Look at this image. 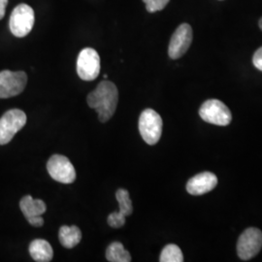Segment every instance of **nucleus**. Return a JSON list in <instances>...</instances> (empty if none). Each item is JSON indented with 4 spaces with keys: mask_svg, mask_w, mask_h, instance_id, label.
I'll return each mask as SVG.
<instances>
[{
    "mask_svg": "<svg viewBox=\"0 0 262 262\" xmlns=\"http://www.w3.org/2000/svg\"><path fill=\"white\" fill-rule=\"evenodd\" d=\"M88 105L95 109L101 122H107L116 112L119 102V92L116 84L102 81L88 95Z\"/></svg>",
    "mask_w": 262,
    "mask_h": 262,
    "instance_id": "nucleus-1",
    "label": "nucleus"
},
{
    "mask_svg": "<svg viewBox=\"0 0 262 262\" xmlns=\"http://www.w3.org/2000/svg\"><path fill=\"white\" fill-rule=\"evenodd\" d=\"M35 21L33 9L28 4H19L10 16L9 28L16 37H26L32 30Z\"/></svg>",
    "mask_w": 262,
    "mask_h": 262,
    "instance_id": "nucleus-2",
    "label": "nucleus"
},
{
    "mask_svg": "<svg viewBox=\"0 0 262 262\" xmlns=\"http://www.w3.org/2000/svg\"><path fill=\"white\" fill-rule=\"evenodd\" d=\"M162 119L152 109H146L139 118V131L143 140L149 145H156L162 133Z\"/></svg>",
    "mask_w": 262,
    "mask_h": 262,
    "instance_id": "nucleus-3",
    "label": "nucleus"
},
{
    "mask_svg": "<svg viewBox=\"0 0 262 262\" xmlns=\"http://www.w3.org/2000/svg\"><path fill=\"white\" fill-rule=\"evenodd\" d=\"M27 115L19 109H12L0 118V145H6L27 123Z\"/></svg>",
    "mask_w": 262,
    "mask_h": 262,
    "instance_id": "nucleus-4",
    "label": "nucleus"
},
{
    "mask_svg": "<svg viewBox=\"0 0 262 262\" xmlns=\"http://www.w3.org/2000/svg\"><path fill=\"white\" fill-rule=\"evenodd\" d=\"M199 116L204 122L225 126L232 121V115L228 107L217 99L207 100L199 109Z\"/></svg>",
    "mask_w": 262,
    "mask_h": 262,
    "instance_id": "nucleus-5",
    "label": "nucleus"
},
{
    "mask_svg": "<svg viewBox=\"0 0 262 262\" xmlns=\"http://www.w3.org/2000/svg\"><path fill=\"white\" fill-rule=\"evenodd\" d=\"M100 72V57L93 48H84L77 59V73L84 81H94Z\"/></svg>",
    "mask_w": 262,
    "mask_h": 262,
    "instance_id": "nucleus-6",
    "label": "nucleus"
},
{
    "mask_svg": "<svg viewBox=\"0 0 262 262\" xmlns=\"http://www.w3.org/2000/svg\"><path fill=\"white\" fill-rule=\"evenodd\" d=\"M262 232L255 227L247 228L238 239L237 253L242 260H250L260 252Z\"/></svg>",
    "mask_w": 262,
    "mask_h": 262,
    "instance_id": "nucleus-7",
    "label": "nucleus"
},
{
    "mask_svg": "<svg viewBox=\"0 0 262 262\" xmlns=\"http://www.w3.org/2000/svg\"><path fill=\"white\" fill-rule=\"evenodd\" d=\"M28 84V75L24 71L3 70L0 72V98H10L24 92Z\"/></svg>",
    "mask_w": 262,
    "mask_h": 262,
    "instance_id": "nucleus-8",
    "label": "nucleus"
},
{
    "mask_svg": "<svg viewBox=\"0 0 262 262\" xmlns=\"http://www.w3.org/2000/svg\"><path fill=\"white\" fill-rule=\"evenodd\" d=\"M47 170L56 182L72 184L76 180V171L71 161L64 156L54 155L48 160Z\"/></svg>",
    "mask_w": 262,
    "mask_h": 262,
    "instance_id": "nucleus-9",
    "label": "nucleus"
},
{
    "mask_svg": "<svg viewBox=\"0 0 262 262\" xmlns=\"http://www.w3.org/2000/svg\"><path fill=\"white\" fill-rule=\"evenodd\" d=\"M192 42V28L182 24L173 33L169 43L168 55L172 59H178L187 53Z\"/></svg>",
    "mask_w": 262,
    "mask_h": 262,
    "instance_id": "nucleus-10",
    "label": "nucleus"
},
{
    "mask_svg": "<svg viewBox=\"0 0 262 262\" xmlns=\"http://www.w3.org/2000/svg\"><path fill=\"white\" fill-rule=\"evenodd\" d=\"M217 185V178L214 173L202 172L189 179L187 182V192L191 195H202L213 190Z\"/></svg>",
    "mask_w": 262,
    "mask_h": 262,
    "instance_id": "nucleus-11",
    "label": "nucleus"
},
{
    "mask_svg": "<svg viewBox=\"0 0 262 262\" xmlns=\"http://www.w3.org/2000/svg\"><path fill=\"white\" fill-rule=\"evenodd\" d=\"M29 253L33 260L37 262L51 261L54 256L51 244L43 239H35L30 243Z\"/></svg>",
    "mask_w": 262,
    "mask_h": 262,
    "instance_id": "nucleus-12",
    "label": "nucleus"
},
{
    "mask_svg": "<svg viewBox=\"0 0 262 262\" xmlns=\"http://www.w3.org/2000/svg\"><path fill=\"white\" fill-rule=\"evenodd\" d=\"M19 208L26 219L35 215H42L47 210V206L43 200L33 199L31 195H26L21 198Z\"/></svg>",
    "mask_w": 262,
    "mask_h": 262,
    "instance_id": "nucleus-13",
    "label": "nucleus"
},
{
    "mask_svg": "<svg viewBox=\"0 0 262 262\" xmlns=\"http://www.w3.org/2000/svg\"><path fill=\"white\" fill-rule=\"evenodd\" d=\"M60 244L66 249H73L82 240V231L76 225H62L58 232Z\"/></svg>",
    "mask_w": 262,
    "mask_h": 262,
    "instance_id": "nucleus-14",
    "label": "nucleus"
},
{
    "mask_svg": "<svg viewBox=\"0 0 262 262\" xmlns=\"http://www.w3.org/2000/svg\"><path fill=\"white\" fill-rule=\"evenodd\" d=\"M106 258L110 262H130L131 255L120 242L110 244L106 250Z\"/></svg>",
    "mask_w": 262,
    "mask_h": 262,
    "instance_id": "nucleus-15",
    "label": "nucleus"
},
{
    "mask_svg": "<svg viewBox=\"0 0 262 262\" xmlns=\"http://www.w3.org/2000/svg\"><path fill=\"white\" fill-rule=\"evenodd\" d=\"M160 262H183L184 255L177 245L169 244L164 247L159 257Z\"/></svg>",
    "mask_w": 262,
    "mask_h": 262,
    "instance_id": "nucleus-16",
    "label": "nucleus"
},
{
    "mask_svg": "<svg viewBox=\"0 0 262 262\" xmlns=\"http://www.w3.org/2000/svg\"><path fill=\"white\" fill-rule=\"evenodd\" d=\"M116 198L120 207V210L118 212L125 217L130 215L133 212V206L129 197V192L124 188H119L116 192Z\"/></svg>",
    "mask_w": 262,
    "mask_h": 262,
    "instance_id": "nucleus-17",
    "label": "nucleus"
},
{
    "mask_svg": "<svg viewBox=\"0 0 262 262\" xmlns=\"http://www.w3.org/2000/svg\"><path fill=\"white\" fill-rule=\"evenodd\" d=\"M146 4L147 11L150 13H155L164 9L170 0H143Z\"/></svg>",
    "mask_w": 262,
    "mask_h": 262,
    "instance_id": "nucleus-18",
    "label": "nucleus"
},
{
    "mask_svg": "<svg viewBox=\"0 0 262 262\" xmlns=\"http://www.w3.org/2000/svg\"><path fill=\"white\" fill-rule=\"evenodd\" d=\"M107 223L113 228H120L125 225V216L119 212H113L108 215Z\"/></svg>",
    "mask_w": 262,
    "mask_h": 262,
    "instance_id": "nucleus-19",
    "label": "nucleus"
},
{
    "mask_svg": "<svg viewBox=\"0 0 262 262\" xmlns=\"http://www.w3.org/2000/svg\"><path fill=\"white\" fill-rule=\"evenodd\" d=\"M253 66H255L258 70L262 71V47L259 48L253 55Z\"/></svg>",
    "mask_w": 262,
    "mask_h": 262,
    "instance_id": "nucleus-20",
    "label": "nucleus"
},
{
    "mask_svg": "<svg viewBox=\"0 0 262 262\" xmlns=\"http://www.w3.org/2000/svg\"><path fill=\"white\" fill-rule=\"evenodd\" d=\"M28 220L29 225L34 226V227H41L44 225V220L42 217V215H35V216H31L28 217Z\"/></svg>",
    "mask_w": 262,
    "mask_h": 262,
    "instance_id": "nucleus-21",
    "label": "nucleus"
},
{
    "mask_svg": "<svg viewBox=\"0 0 262 262\" xmlns=\"http://www.w3.org/2000/svg\"><path fill=\"white\" fill-rule=\"evenodd\" d=\"M7 4H8V0H0V19H3L5 15Z\"/></svg>",
    "mask_w": 262,
    "mask_h": 262,
    "instance_id": "nucleus-22",
    "label": "nucleus"
},
{
    "mask_svg": "<svg viewBox=\"0 0 262 262\" xmlns=\"http://www.w3.org/2000/svg\"><path fill=\"white\" fill-rule=\"evenodd\" d=\"M259 28H260V29L262 30V18L260 19V20H259Z\"/></svg>",
    "mask_w": 262,
    "mask_h": 262,
    "instance_id": "nucleus-23",
    "label": "nucleus"
}]
</instances>
